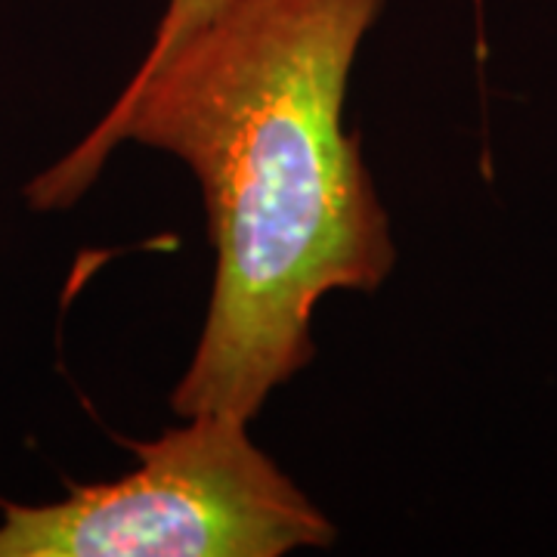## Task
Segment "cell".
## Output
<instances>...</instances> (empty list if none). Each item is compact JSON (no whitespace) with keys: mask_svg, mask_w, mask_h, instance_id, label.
Instances as JSON below:
<instances>
[{"mask_svg":"<svg viewBox=\"0 0 557 557\" xmlns=\"http://www.w3.org/2000/svg\"><path fill=\"white\" fill-rule=\"evenodd\" d=\"M131 443L134 471L47 505H3L0 557H282L338 527L233 416Z\"/></svg>","mask_w":557,"mask_h":557,"instance_id":"obj_2","label":"cell"},{"mask_svg":"<svg viewBox=\"0 0 557 557\" xmlns=\"http://www.w3.org/2000/svg\"><path fill=\"white\" fill-rule=\"evenodd\" d=\"M384 0H226L137 69L94 131L25 186L62 211L121 143L177 156L199 180L214 285L171 409L251 421L313 357L332 292H375L397 263L391 218L344 131L359 44Z\"/></svg>","mask_w":557,"mask_h":557,"instance_id":"obj_1","label":"cell"},{"mask_svg":"<svg viewBox=\"0 0 557 557\" xmlns=\"http://www.w3.org/2000/svg\"><path fill=\"white\" fill-rule=\"evenodd\" d=\"M223 3L226 0H168L159 25H156L152 44H149V50H146V57H143L137 69H146V65L159 62L164 53H171L180 40L186 38L193 28H199L208 16H214Z\"/></svg>","mask_w":557,"mask_h":557,"instance_id":"obj_3","label":"cell"}]
</instances>
